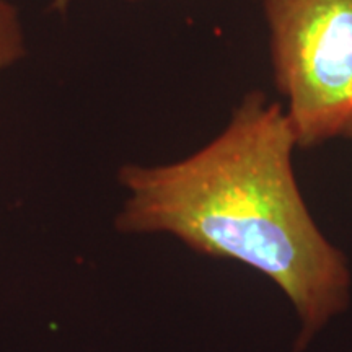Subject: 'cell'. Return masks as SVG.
<instances>
[{
	"instance_id": "6da1fadb",
	"label": "cell",
	"mask_w": 352,
	"mask_h": 352,
	"mask_svg": "<svg viewBox=\"0 0 352 352\" xmlns=\"http://www.w3.org/2000/svg\"><path fill=\"white\" fill-rule=\"evenodd\" d=\"M296 147L283 107L252 91L197 152L165 165L121 166L126 197L114 226L126 235H170L270 277L302 323L298 351L346 310L351 271L303 201Z\"/></svg>"
},
{
	"instance_id": "7a4b0ae2",
	"label": "cell",
	"mask_w": 352,
	"mask_h": 352,
	"mask_svg": "<svg viewBox=\"0 0 352 352\" xmlns=\"http://www.w3.org/2000/svg\"><path fill=\"white\" fill-rule=\"evenodd\" d=\"M297 145L352 139V0H263Z\"/></svg>"
},
{
	"instance_id": "3957f363",
	"label": "cell",
	"mask_w": 352,
	"mask_h": 352,
	"mask_svg": "<svg viewBox=\"0 0 352 352\" xmlns=\"http://www.w3.org/2000/svg\"><path fill=\"white\" fill-rule=\"evenodd\" d=\"M28 52L25 25L13 0H0V74L25 59Z\"/></svg>"
},
{
	"instance_id": "277c9868",
	"label": "cell",
	"mask_w": 352,
	"mask_h": 352,
	"mask_svg": "<svg viewBox=\"0 0 352 352\" xmlns=\"http://www.w3.org/2000/svg\"><path fill=\"white\" fill-rule=\"evenodd\" d=\"M70 0H54V3H52V8L54 10H65V7L69 6ZM127 2H139V0H127Z\"/></svg>"
}]
</instances>
